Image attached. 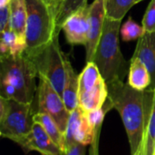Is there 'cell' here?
<instances>
[{
  "label": "cell",
  "mask_w": 155,
  "mask_h": 155,
  "mask_svg": "<svg viewBox=\"0 0 155 155\" xmlns=\"http://www.w3.org/2000/svg\"><path fill=\"white\" fill-rule=\"evenodd\" d=\"M107 87L108 99L113 108L120 114L124 125L130 143L131 155L135 154L141 150L143 142L150 113L146 110L147 101L153 91L134 89L121 79L107 84Z\"/></svg>",
  "instance_id": "obj_1"
},
{
  "label": "cell",
  "mask_w": 155,
  "mask_h": 155,
  "mask_svg": "<svg viewBox=\"0 0 155 155\" xmlns=\"http://www.w3.org/2000/svg\"><path fill=\"white\" fill-rule=\"evenodd\" d=\"M0 96L25 104H32L38 73L33 62L23 53L0 56Z\"/></svg>",
  "instance_id": "obj_2"
},
{
  "label": "cell",
  "mask_w": 155,
  "mask_h": 155,
  "mask_svg": "<svg viewBox=\"0 0 155 155\" xmlns=\"http://www.w3.org/2000/svg\"><path fill=\"white\" fill-rule=\"evenodd\" d=\"M121 24V20L105 17L103 33L94 58V63L97 65L106 84L117 79L123 80L130 67V62L124 59L120 49Z\"/></svg>",
  "instance_id": "obj_3"
},
{
  "label": "cell",
  "mask_w": 155,
  "mask_h": 155,
  "mask_svg": "<svg viewBox=\"0 0 155 155\" xmlns=\"http://www.w3.org/2000/svg\"><path fill=\"white\" fill-rule=\"evenodd\" d=\"M27 21L25 31L26 49L29 53L50 44L60 29L56 24V11L44 0H25Z\"/></svg>",
  "instance_id": "obj_4"
},
{
  "label": "cell",
  "mask_w": 155,
  "mask_h": 155,
  "mask_svg": "<svg viewBox=\"0 0 155 155\" xmlns=\"http://www.w3.org/2000/svg\"><path fill=\"white\" fill-rule=\"evenodd\" d=\"M35 64L38 76L46 79L62 96L66 79V63L68 57L59 45V35L50 44L26 53L24 52Z\"/></svg>",
  "instance_id": "obj_5"
},
{
  "label": "cell",
  "mask_w": 155,
  "mask_h": 155,
  "mask_svg": "<svg viewBox=\"0 0 155 155\" xmlns=\"http://www.w3.org/2000/svg\"><path fill=\"white\" fill-rule=\"evenodd\" d=\"M32 104H25L0 96L1 137L16 143L26 136L34 124Z\"/></svg>",
  "instance_id": "obj_6"
},
{
  "label": "cell",
  "mask_w": 155,
  "mask_h": 155,
  "mask_svg": "<svg viewBox=\"0 0 155 155\" xmlns=\"http://www.w3.org/2000/svg\"><path fill=\"white\" fill-rule=\"evenodd\" d=\"M108 98V87L97 65L87 63L79 74L78 104L86 113L103 107Z\"/></svg>",
  "instance_id": "obj_7"
},
{
  "label": "cell",
  "mask_w": 155,
  "mask_h": 155,
  "mask_svg": "<svg viewBox=\"0 0 155 155\" xmlns=\"http://www.w3.org/2000/svg\"><path fill=\"white\" fill-rule=\"evenodd\" d=\"M39 84L37 86V113L48 114L57 124L61 132L64 134L70 112L65 106L63 97L56 92L52 84L44 77L38 76Z\"/></svg>",
  "instance_id": "obj_8"
},
{
  "label": "cell",
  "mask_w": 155,
  "mask_h": 155,
  "mask_svg": "<svg viewBox=\"0 0 155 155\" xmlns=\"http://www.w3.org/2000/svg\"><path fill=\"white\" fill-rule=\"evenodd\" d=\"M65 149L74 143L89 145L93 142L94 129L88 114L79 105L70 113L67 128L64 134Z\"/></svg>",
  "instance_id": "obj_9"
},
{
  "label": "cell",
  "mask_w": 155,
  "mask_h": 155,
  "mask_svg": "<svg viewBox=\"0 0 155 155\" xmlns=\"http://www.w3.org/2000/svg\"><path fill=\"white\" fill-rule=\"evenodd\" d=\"M90 27V5L85 4L64 21V30L66 41L72 45H86Z\"/></svg>",
  "instance_id": "obj_10"
},
{
  "label": "cell",
  "mask_w": 155,
  "mask_h": 155,
  "mask_svg": "<svg viewBox=\"0 0 155 155\" xmlns=\"http://www.w3.org/2000/svg\"><path fill=\"white\" fill-rule=\"evenodd\" d=\"M15 143L21 146L25 153L38 152L42 155H63V152L47 134L43 126L34 122L31 132Z\"/></svg>",
  "instance_id": "obj_11"
},
{
  "label": "cell",
  "mask_w": 155,
  "mask_h": 155,
  "mask_svg": "<svg viewBox=\"0 0 155 155\" xmlns=\"http://www.w3.org/2000/svg\"><path fill=\"white\" fill-rule=\"evenodd\" d=\"M105 17L106 14L104 0H94L90 5V27L88 33V41L85 45L86 64L94 62L96 48L103 33Z\"/></svg>",
  "instance_id": "obj_12"
},
{
  "label": "cell",
  "mask_w": 155,
  "mask_h": 155,
  "mask_svg": "<svg viewBox=\"0 0 155 155\" xmlns=\"http://www.w3.org/2000/svg\"><path fill=\"white\" fill-rule=\"evenodd\" d=\"M133 57L139 58L151 74L152 84L149 90L155 88V32H145L138 39Z\"/></svg>",
  "instance_id": "obj_13"
},
{
  "label": "cell",
  "mask_w": 155,
  "mask_h": 155,
  "mask_svg": "<svg viewBox=\"0 0 155 155\" xmlns=\"http://www.w3.org/2000/svg\"><path fill=\"white\" fill-rule=\"evenodd\" d=\"M127 84L134 89L139 91H145L151 86V74L139 58L132 57L130 61Z\"/></svg>",
  "instance_id": "obj_14"
},
{
  "label": "cell",
  "mask_w": 155,
  "mask_h": 155,
  "mask_svg": "<svg viewBox=\"0 0 155 155\" xmlns=\"http://www.w3.org/2000/svg\"><path fill=\"white\" fill-rule=\"evenodd\" d=\"M78 83L79 75L74 72L70 60L66 63V79L63 92V100L65 104L66 108L71 113L74 111L78 104Z\"/></svg>",
  "instance_id": "obj_15"
},
{
  "label": "cell",
  "mask_w": 155,
  "mask_h": 155,
  "mask_svg": "<svg viewBox=\"0 0 155 155\" xmlns=\"http://www.w3.org/2000/svg\"><path fill=\"white\" fill-rule=\"evenodd\" d=\"M11 14V30L19 38L25 41L27 10L25 0H11L9 3Z\"/></svg>",
  "instance_id": "obj_16"
},
{
  "label": "cell",
  "mask_w": 155,
  "mask_h": 155,
  "mask_svg": "<svg viewBox=\"0 0 155 155\" xmlns=\"http://www.w3.org/2000/svg\"><path fill=\"white\" fill-rule=\"evenodd\" d=\"M33 120L34 122L40 124L43 126L47 134L64 153L65 150V137L54 119L46 114L35 113L33 115Z\"/></svg>",
  "instance_id": "obj_17"
},
{
  "label": "cell",
  "mask_w": 155,
  "mask_h": 155,
  "mask_svg": "<svg viewBox=\"0 0 155 155\" xmlns=\"http://www.w3.org/2000/svg\"><path fill=\"white\" fill-rule=\"evenodd\" d=\"M25 49L26 42L19 38L13 30L10 29L1 33V55L11 54L13 56H16L23 54Z\"/></svg>",
  "instance_id": "obj_18"
},
{
  "label": "cell",
  "mask_w": 155,
  "mask_h": 155,
  "mask_svg": "<svg viewBox=\"0 0 155 155\" xmlns=\"http://www.w3.org/2000/svg\"><path fill=\"white\" fill-rule=\"evenodd\" d=\"M153 91V101L150 107L146 131L141 146L140 155H154L155 153V88Z\"/></svg>",
  "instance_id": "obj_19"
},
{
  "label": "cell",
  "mask_w": 155,
  "mask_h": 155,
  "mask_svg": "<svg viewBox=\"0 0 155 155\" xmlns=\"http://www.w3.org/2000/svg\"><path fill=\"white\" fill-rule=\"evenodd\" d=\"M139 2V0H104L106 17L123 21L127 12Z\"/></svg>",
  "instance_id": "obj_20"
},
{
  "label": "cell",
  "mask_w": 155,
  "mask_h": 155,
  "mask_svg": "<svg viewBox=\"0 0 155 155\" xmlns=\"http://www.w3.org/2000/svg\"><path fill=\"white\" fill-rule=\"evenodd\" d=\"M85 4H87V0H64L60 4L56 14V24L58 28L61 30L68 16Z\"/></svg>",
  "instance_id": "obj_21"
},
{
  "label": "cell",
  "mask_w": 155,
  "mask_h": 155,
  "mask_svg": "<svg viewBox=\"0 0 155 155\" xmlns=\"http://www.w3.org/2000/svg\"><path fill=\"white\" fill-rule=\"evenodd\" d=\"M144 33L143 25H138L132 17H129L120 29L122 39L125 42L138 40Z\"/></svg>",
  "instance_id": "obj_22"
},
{
  "label": "cell",
  "mask_w": 155,
  "mask_h": 155,
  "mask_svg": "<svg viewBox=\"0 0 155 155\" xmlns=\"http://www.w3.org/2000/svg\"><path fill=\"white\" fill-rule=\"evenodd\" d=\"M143 27L145 32H155V0H152L143 17Z\"/></svg>",
  "instance_id": "obj_23"
},
{
  "label": "cell",
  "mask_w": 155,
  "mask_h": 155,
  "mask_svg": "<svg viewBox=\"0 0 155 155\" xmlns=\"http://www.w3.org/2000/svg\"><path fill=\"white\" fill-rule=\"evenodd\" d=\"M104 121L101 119H96L92 122L93 129H94V138L93 142L90 144V150H89V155H99V140H100V134L102 130Z\"/></svg>",
  "instance_id": "obj_24"
},
{
  "label": "cell",
  "mask_w": 155,
  "mask_h": 155,
  "mask_svg": "<svg viewBox=\"0 0 155 155\" xmlns=\"http://www.w3.org/2000/svg\"><path fill=\"white\" fill-rule=\"evenodd\" d=\"M11 29V14L9 5L0 8V31L1 33Z\"/></svg>",
  "instance_id": "obj_25"
},
{
  "label": "cell",
  "mask_w": 155,
  "mask_h": 155,
  "mask_svg": "<svg viewBox=\"0 0 155 155\" xmlns=\"http://www.w3.org/2000/svg\"><path fill=\"white\" fill-rule=\"evenodd\" d=\"M85 145L80 143H74L66 147L63 155H85Z\"/></svg>",
  "instance_id": "obj_26"
},
{
  "label": "cell",
  "mask_w": 155,
  "mask_h": 155,
  "mask_svg": "<svg viewBox=\"0 0 155 155\" xmlns=\"http://www.w3.org/2000/svg\"><path fill=\"white\" fill-rule=\"evenodd\" d=\"M50 7H52L54 10L56 11V14H57V10H58V7H59V0H44Z\"/></svg>",
  "instance_id": "obj_27"
},
{
  "label": "cell",
  "mask_w": 155,
  "mask_h": 155,
  "mask_svg": "<svg viewBox=\"0 0 155 155\" xmlns=\"http://www.w3.org/2000/svg\"><path fill=\"white\" fill-rule=\"evenodd\" d=\"M11 0H0V8L1 7H4L7 5H9Z\"/></svg>",
  "instance_id": "obj_28"
},
{
  "label": "cell",
  "mask_w": 155,
  "mask_h": 155,
  "mask_svg": "<svg viewBox=\"0 0 155 155\" xmlns=\"http://www.w3.org/2000/svg\"><path fill=\"white\" fill-rule=\"evenodd\" d=\"M134 155H140V151H139V152H138V153H135V154H134Z\"/></svg>",
  "instance_id": "obj_29"
},
{
  "label": "cell",
  "mask_w": 155,
  "mask_h": 155,
  "mask_svg": "<svg viewBox=\"0 0 155 155\" xmlns=\"http://www.w3.org/2000/svg\"><path fill=\"white\" fill-rule=\"evenodd\" d=\"M63 1H64V0H59V3H60V4H61V3H62V2H63Z\"/></svg>",
  "instance_id": "obj_30"
},
{
  "label": "cell",
  "mask_w": 155,
  "mask_h": 155,
  "mask_svg": "<svg viewBox=\"0 0 155 155\" xmlns=\"http://www.w3.org/2000/svg\"><path fill=\"white\" fill-rule=\"evenodd\" d=\"M139 1H140V2H141V1H143V0H139Z\"/></svg>",
  "instance_id": "obj_31"
},
{
  "label": "cell",
  "mask_w": 155,
  "mask_h": 155,
  "mask_svg": "<svg viewBox=\"0 0 155 155\" xmlns=\"http://www.w3.org/2000/svg\"><path fill=\"white\" fill-rule=\"evenodd\" d=\"M154 155H155V153H154Z\"/></svg>",
  "instance_id": "obj_32"
}]
</instances>
